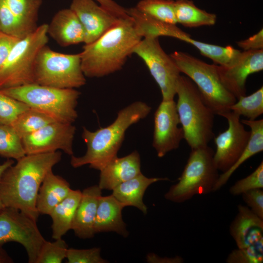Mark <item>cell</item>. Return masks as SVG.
<instances>
[{
    "label": "cell",
    "instance_id": "7",
    "mask_svg": "<svg viewBox=\"0 0 263 263\" xmlns=\"http://www.w3.org/2000/svg\"><path fill=\"white\" fill-rule=\"evenodd\" d=\"M181 73L195 84L205 103L215 114L230 111L237 98L222 83L216 64H209L190 54L174 51L170 55Z\"/></svg>",
    "mask_w": 263,
    "mask_h": 263
},
{
    "label": "cell",
    "instance_id": "40",
    "mask_svg": "<svg viewBox=\"0 0 263 263\" xmlns=\"http://www.w3.org/2000/svg\"><path fill=\"white\" fill-rule=\"evenodd\" d=\"M19 39L0 31V68Z\"/></svg>",
    "mask_w": 263,
    "mask_h": 263
},
{
    "label": "cell",
    "instance_id": "45",
    "mask_svg": "<svg viewBox=\"0 0 263 263\" xmlns=\"http://www.w3.org/2000/svg\"><path fill=\"white\" fill-rule=\"evenodd\" d=\"M12 260L8 256L6 252L0 247V263H11Z\"/></svg>",
    "mask_w": 263,
    "mask_h": 263
},
{
    "label": "cell",
    "instance_id": "44",
    "mask_svg": "<svg viewBox=\"0 0 263 263\" xmlns=\"http://www.w3.org/2000/svg\"><path fill=\"white\" fill-rule=\"evenodd\" d=\"M14 161L11 159H8L3 164L0 165V178L4 172L9 167L13 165Z\"/></svg>",
    "mask_w": 263,
    "mask_h": 263
},
{
    "label": "cell",
    "instance_id": "30",
    "mask_svg": "<svg viewBox=\"0 0 263 263\" xmlns=\"http://www.w3.org/2000/svg\"><path fill=\"white\" fill-rule=\"evenodd\" d=\"M187 41L196 47L200 53L211 59L216 65L228 66L236 59L241 51L231 46L222 47L189 38Z\"/></svg>",
    "mask_w": 263,
    "mask_h": 263
},
{
    "label": "cell",
    "instance_id": "35",
    "mask_svg": "<svg viewBox=\"0 0 263 263\" xmlns=\"http://www.w3.org/2000/svg\"><path fill=\"white\" fill-rule=\"evenodd\" d=\"M29 108L23 102L0 92V124L11 125L19 114Z\"/></svg>",
    "mask_w": 263,
    "mask_h": 263
},
{
    "label": "cell",
    "instance_id": "21",
    "mask_svg": "<svg viewBox=\"0 0 263 263\" xmlns=\"http://www.w3.org/2000/svg\"><path fill=\"white\" fill-rule=\"evenodd\" d=\"M124 207L112 194L101 196L99 199L94 223L95 233L113 231L127 237L129 232L122 219Z\"/></svg>",
    "mask_w": 263,
    "mask_h": 263
},
{
    "label": "cell",
    "instance_id": "32",
    "mask_svg": "<svg viewBox=\"0 0 263 263\" xmlns=\"http://www.w3.org/2000/svg\"><path fill=\"white\" fill-rule=\"evenodd\" d=\"M230 111L248 120H256L263 113V86L250 95L237 99L231 106Z\"/></svg>",
    "mask_w": 263,
    "mask_h": 263
},
{
    "label": "cell",
    "instance_id": "25",
    "mask_svg": "<svg viewBox=\"0 0 263 263\" xmlns=\"http://www.w3.org/2000/svg\"><path fill=\"white\" fill-rule=\"evenodd\" d=\"M241 122L250 128V135L242 153L227 171L219 175L213 192L219 190L226 184L233 173L247 160L263 150V120H241Z\"/></svg>",
    "mask_w": 263,
    "mask_h": 263
},
{
    "label": "cell",
    "instance_id": "43",
    "mask_svg": "<svg viewBox=\"0 0 263 263\" xmlns=\"http://www.w3.org/2000/svg\"><path fill=\"white\" fill-rule=\"evenodd\" d=\"M147 260L148 262L150 263H182L184 262L183 258L180 256L161 257L153 253L148 254L147 257Z\"/></svg>",
    "mask_w": 263,
    "mask_h": 263
},
{
    "label": "cell",
    "instance_id": "20",
    "mask_svg": "<svg viewBox=\"0 0 263 263\" xmlns=\"http://www.w3.org/2000/svg\"><path fill=\"white\" fill-rule=\"evenodd\" d=\"M101 190L98 185H94L82 192L71 229L79 238H91L95 234L94 226Z\"/></svg>",
    "mask_w": 263,
    "mask_h": 263
},
{
    "label": "cell",
    "instance_id": "12",
    "mask_svg": "<svg viewBox=\"0 0 263 263\" xmlns=\"http://www.w3.org/2000/svg\"><path fill=\"white\" fill-rule=\"evenodd\" d=\"M221 116L228 122V128L214 137L216 150L213 159L219 171L222 173L229 169L236 162L245 148L250 131L245 130L240 116L229 111Z\"/></svg>",
    "mask_w": 263,
    "mask_h": 263
},
{
    "label": "cell",
    "instance_id": "24",
    "mask_svg": "<svg viewBox=\"0 0 263 263\" xmlns=\"http://www.w3.org/2000/svg\"><path fill=\"white\" fill-rule=\"evenodd\" d=\"M71 190L69 183L62 177L50 171L44 179L38 191L36 207L39 214L49 215Z\"/></svg>",
    "mask_w": 263,
    "mask_h": 263
},
{
    "label": "cell",
    "instance_id": "28",
    "mask_svg": "<svg viewBox=\"0 0 263 263\" xmlns=\"http://www.w3.org/2000/svg\"><path fill=\"white\" fill-rule=\"evenodd\" d=\"M177 22L186 27L212 26L216 22V15L198 8L192 0L174 1Z\"/></svg>",
    "mask_w": 263,
    "mask_h": 263
},
{
    "label": "cell",
    "instance_id": "4",
    "mask_svg": "<svg viewBox=\"0 0 263 263\" xmlns=\"http://www.w3.org/2000/svg\"><path fill=\"white\" fill-rule=\"evenodd\" d=\"M176 109L184 139L191 149L208 145L214 137L215 113L205 103L195 84L180 75L176 85Z\"/></svg>",
    "mask_w": 263,
    "mask_h": 263
},
{
    "label": "cell",
    "instance_id": "2",
    "mask_svg": "<svg viewBox=\"0 0 263 263\" xmlns=\"http://www.w3.org/2000/svg\"><path fill=\"white\" fill-rule=\"evenodd\" d=\"M130 16L119 21L80 53L86 77H101L120 70L142 39Z\"/></svg>",
    "mask_w": 263,
    "mask_h": 263
},
{
    "label": "cell",
    "instance_id": "8",
    "mask_svg": "<svg viewBox=\"0 0 263 263\" xmlns=\"http://www.w3.org/2000/svg\"><path fill=\"white\" fill-rule=\"evenodd\" d=\"M47 27L38 26L16 43L0 68V90L35 83L36 59L48 41Z\"/></svg>",
    "mask_w": 263,
    "mask_h": 263
},
{
    "label": "cell",
    "instance_id": "19",
    "mask_svg": "<svg viewBox=\"0 0 263 263\" xmlns=\"http://www.w3.org/2000/svg\"><path fill=\"white\" fill-rule=\"evenodd\" d=\"M47 34L63 47L84 42L85 33L76 14L71 8L58 11L48 24Z\"/></svg>",
    "mask_w": 263,
    "mask_h": 263
},
{
    "label": "cell",
    "instance_id": "34",
    "mask_svg": "<svg viewBox=\"0 0 263 263\" xmlns=\"http://www.w3.org/2000/svg\"><path fill=\"white\" fill-rule=\"evenodd\" d=\"M68 247L61 238L45 241L42 245L35 263H61L66 258Z\"/></svg>",
    "mask_w": 263,
    "mask_h": 263
},
{
    "label": "cell",
    "instance_id": "22",
    "mask_svg": "<svg viewBox=\"0 0 263 263\" xmlns=\"http://www.w3.org/2000/svg\"><path fill=\"white\" fill-rule=\"evenodd\" d=\"M169 180L168 178H149L140 173L113 188L112 195L124 207L132 206L146 214L148 208L143 202L144 193L150 185L160 181Z\"/></svg>",
    "mask_w": 263,
    "mask_h": 263
},
{
    "label": "cell",
    "instance_id": "29",
    "mask_svg": "<svg viewBox=\"0 0 263 263\" xmlns=\"http://www.w3.org/2000/svg\"><path fill=\"white\" fill-rule=\"evenodd\" d=\"M56 121L47 114L30 108L19 114L11 126L22 138Z\"/></svg>",
    "mask_w": 263,
    "mask_h": 263
},
{
    "label": "cell",
    "instance_id": "23",
    "mask_svg": "<svg viewBox=\"0 0 263 263\" xmlns=\"http://www.w3.org/2000/svg\"><path fill=\"white\" fill-rule=\"evenodd\" d=\"M142 38H159L166 36L186 42L190 36L176 24L161 21L140 11L136 7L126 9Z\"/></svg>",
    "mask_w": 263,
    "mask_h": 263
},
{
    "label": "cell",
    "instance_id": "15",
    "mask_svg": "<svg viewBox=\"0 0 263 263\" xmlns=\"http://www.w3.org/2000/svg\"><path fill=\"white\" fill-rule=\"evenodd\" d=\"M216 68L222 83L237 99L246 95L247 77L263 70V49L241 52L230 65Z\"/></svg>",
    "mask_w": 263,
    "mask_h": 263
},
{
    "label": "cell",
    "instance_id": "31",
    "mask_svg": "<svg viewBox=\"0 0 263 263\" xmlns=\"http://www.w3.org/2000/svg\"><path fill=\"white\" fill-rule=\"evenodd\" d=\"M135 7L157 20L172 24L177 23L175 15L174 0H141Z\"/></svg>",
    "mask_w": 263,
    "mask_h": 263
},
{
    "label": "cell",
    "instance_id": "14",
    "mask_svg": "<svg viewBox=\"0 0 263 263\" xmlns=\"http://www.w3.org/2000/svg\"><path fill=\"white\" fill-rule=\"evenodd\" d=\"M176 102L174 100H162L154 115V130L152 146L158 157L179 147L184 139Z\"/></svg>",
    "mask_w": 263,
    "mask_h": 263
},
{
    "label": "cell",
    "instance_id": "9",
    "mask_svg": "<svg viewBox=\"0 0 263 263\" xmlns=\"http://www.w3.org/2000/svg\"><path fill=\"white\" fill-rule=\"evenodd\" d=\"M35 83L61 89H75L86 84L80 53L67 54L45 45L39 52L35 63Z\"/></svg>",
    "mask_w": 263,
    "mask_h": 263
},
{
    "label": "cell",
    "instance_id": "18",
    "mask_svg": "<svg viewBox=\"0 0 263 263\" xmlns=\"http://www.w3.org/2000/svg\"><path fill=\"white\" fill-rule=\"evenodd\" d=\"M100 171L98 186L102 190H112L141 173L140 155L134 150L124 157H116Z\"/></svg>",
    "mask_w": 263,
    "mask_h": 263
},
{
    "label": "cell",
    "instance_id": "39",
    "mask_svg": "<svg viewBox=\"0 0 263 263\" xmlns=\"http://www.w3.org/2000/svg\"><path fill=\"white\" fill-rule=\"evenodd\" d=\"M247 207L257 216L263 219V190L254 189L242 194Z\"/></svg>",
    "mask_w": 263,
    "mask_h": 263
},
{
    "label": "cell",
    "instance_id": "27",
    "mask_svg": "<svg viewBox=\"0 0 263 263\" xmlns=\"http://www.w3.org/2000/svg\"><path fill=\"white\" fill-rule=\"evenodd\" d=\"M10 11L16 18L23 38L37 27L42 0H4Z\"/></svg>",
    "mask_w": 263,
    "mask_h": 263
},
{
    "label": "cell",
    "instance_id": "5",
    "mask_svg": "<svg viewBox=\"0 0 263 263\" xmlns=\"http://www.w3.org/2000/svg\"><path fill=\"white\" fill-rule=\"evenodd\" d=\"M2 93L40 111L57 122L72 123L80 92L75 89H61L31 83L0 90Z\"/></svg>",
    "mask_w": 263,
    "mask_h": 263
},
{
    "label": "cell",
    "instance_id": "17",
    "mask_svg": "<svg viewBox=\"0 0 263 263\" xmlns=\"http://www.w3.org/2000/svg\"><path fill=\"white\" fill-rule=\"evenodd\" d=\"M229 232L237 248L263 246V219L247 207L238 206V212L230 225Z\"/></svg>",
    "mask_w": 263,
    "mask_h": 263
},
{
    "label": "cell",
    "instance_id": "10",
    "mask_svg": "<svg viewBox=\"0 0 263 263\" xmlns=\"http://www.w3.org/2000/svg\"><path fill=\"white\" fill-rule=\"evenodd\" d=\"M133 53L145 62L160 89L162 100H174L181 72L172 57L161 47L158 38H143Z\"/></svg>",
    "mask_w": 263,
    "mask_h": 263
},
{
    "label": "cell",
    "instance_id": "46",
    "mask_svg": "<svg viewBox=\"0 0 263 263\" xmlns=\"http://www.w3.org/2000/svg\"><path fill=\"white\" fill-rule=\"evenodd\" d=\"M5 206L4 205L1 199L0 198V212L5 207Z\"/></svg>",
    "mask_w": 263,
    "mask_h": 263
},
{
    "label": "cell",
    "instance_id": "37",
    "mask_svg": "<svg viewBox=\"0 0 263 263\" xmlns=\"http://www.w3.org/2000/svg\"><path fill=\"white\" fill-rule=\"evenodd\" d=\"M263 246H251L234 249L226 259L228 263H262Z\"/></svg>",
    "mask_w": 263,
    "mask_h": 263
},
{
    "label": "cell",
    "instance_id": "36",
    "mask_svg": "<svg viewBox=\"0 0 263 263\" xmlns=\"http://www.w3.org/2000/svg\"><path fill=\"white\" fill-rule=\"evenodd\" d=\"M263 188V162L246 177L238 180L229 189L233 196L242 195L254 189Z\"/></svg>",
    "mask_w": 263,
    "mask_h": 263
},
{
    "label": "cell",
    "instance_id": "41",
    "mask_svg": "<svg viewBox=\"0 0 263 263\" xmlns=\"http://www.w3.org/2000/svg\"><path fill=\"white\" fill-rule=\"evenodd\" d=\"M237 45L244 51L263 49V30L249 38L237 42Z\"/></svg>",
    "mask_w": 263,
    "mask_h": 263
},
{
    "label": "cell",
    "instance_id": "1",
    "mask_svg": "<svg viewBox=\"0 0 263 263\" xmlns=\"http://www.w3.org/2000/svg\"><path fill=\"white\" fill-rule=\"evenodd\" d=\"M61 152L26 154L9 167L0 178V198L5 207L15 208L37 221L36 201L40 187Z\"/></svg>",
    "mask_w": 263,
    "mask_h": 263
},
{
    "label": "cell",
    "instance_id": "38",
    "mask_svg": "<svg viewBox=\"0 0 263 263\" xmlns=\"http://www.w3.org/2000/svg\"><path fill=\"white\" fill-rule=\"evenodd\" d=\"M100 248L79 249L68 248L66 258L68 263H105L108 261L100 255Z\"/></svg>",
    "mask_w": 263,
    "mask_h": 263
},
{
    "label": "cell",
    "instance_id": "11",
    "mask_svg": "<svg viewBox=\"0 0 263 263\" xmlns=\"http://www.w3.org/2000/svg\"><path fill=\"white\" fill-rule=\"evenodd\" d=\"M45 239L37 221L19 210L5 207L0 212V247L6 243L17 242L25 249L29 263H35Z\"/></svg>",
    "mask_w": 263,
    "mask_h": 263
},
{
    "label": "cell",
    "instance_id": "33",
    "mask_svg": "<svg viewBox=\"0 0 263 263\" xmlns=\"http://www.w3.org/2000/svg\"><path fill=\"white\" fill-rule=\"evenodd\" d=\"M25 155L21 138L13 127L0 124V156L18 160Z\"/></svg>",
    "mask_w": 263,
    "mask_h": 263
},
{
    "label": "cell",
    "instance_id": "3",
    "mask_svg": "<svg viewBox=\"0 0 263 263\" xmlns=\"http://www.w3.org/2000/svg\"><path fill=\"white\" fill-rule=\"evenodd\" d=\"M151 108L142 101L134 102L120 110L114 121L109 126L95 131L83 128L82 138L87 146L85 154L80 157L71 156V165L75 168L89 165L100 170L117 157L128 128L146 117Z\"/></svg>",
    "mask_w": 263,
    "mask_h": 263
},
{
    "label": "cell",
    "instance_id": "26",
    "mask_svg": "<svg viewBox=\"0 0 263 263\" xmlns=\"http://www.w3.org/2000/svg\"><path fill=\"white\" fill-rule=\"evenodd\" d=\"M82 192L71 189L68 195L52 210V238L56 240L72 229L75 212L81 199Z\"/></svg>",
    "mask_w": 263,
    "mask_h": 263
},
{
    "label": "cell",
    "instance_id": "6",
    "mask_svg": "<svg viewBox=\"0 0 263 263\" xmlns=\"http://www.w3.org/2000/svg\"><path fill=\"white\" fill-rule=\"evenodd\" d=\"M191 150L178 183L164 195L169 201L182 203L195 195L213 192L220 175L213 159L214 151L208 145Z\"/></svg>",
    "mask_w": 263,
    "mask_h": 263
},
{
    "label": "cell",
    "instance_id": "16",
    "mask_svg": "<svg viewBox=\"0 0 263 263\" xmlns=\"http://www.w3.org/2000/svg\"><path fill=\"white\" fill-rule=\"evenodd\" d=\"M70 8L76 14L85 33V44L93 43L115 25L119 18L94 0H72Z\"/></svg>",
    "mask_w": 263,
    "mask_h": 263
},
{
    "label": "cell",
    "instance_id": "42",
    "mask_svg": "<svg viewBox=\"0 0 263 263\" xmlns=\"http://www.w3.org/2000/svg\"><path fill=\"white\" fill-rule=\"evenodd\" d=\"M94 0L97 1L100 5L119 18H124L129 16L126 9L121 6L113 0Z\"/></svg>",
    "mask_w": 263,
    "mask_h": 263
},
{
    "label": "cell",
    "instance_id": "13",
    "mask_svg": "<svg viewBox=\"0 0 263 263\" xmlns=\"http://www.w3.org/2000/svg\"><path fill=\"white\" fill-rule=\"evenodd\" d=\"M76 128L72 123L54 122L21 138L26 154L52 152L61 150L73 155Z\"/></svg>",
    "mask_w": 263,
    "mask_h": 263
}]
</instances>
